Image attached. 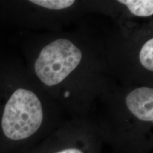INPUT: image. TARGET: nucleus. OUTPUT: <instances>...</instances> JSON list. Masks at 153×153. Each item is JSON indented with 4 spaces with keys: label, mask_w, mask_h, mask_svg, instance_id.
Wrapping results in <instances>:
<instances>
[{
    "label": "nucleus",
    "mask_w": 153,
    "mask_h": 153,
    "mask_svg": "<svg viewBox=\"0 0 153 153\" xmlns=\"http://www.w3.org/2000/svg\"><path fill=\"white\" fill-rule=\"evenodd\" d=\"M30 3L50 9L68 8L74 3V0H31Z\"/></svg>",
    "instance_id": "obj_6"
},
{
    "label": "nucleus",
    "mask_w": 153,
    "mask_h": 153,
    "mask_svg": "<svg viewBox=\"0 0 153 153\" xmlns=\"http://www.w3.org/2000/svg\"><path fill=\"white\" fill-rule=\"evenodd\" d=\"M140 62L149 71L153 70V39L148 40L140 50Z\"/></svg>",
    "instance_id": "obj_5"
},
{
    "label": "nucleus",
    "mask_w": 153,
    "mask_h": 153,
    "mask_svg": "<svg viewBox=\"0 0 153 153\" xmlns=\"http://www.w3.org/2000/svg\"><path fill=\"white\" fill-rule=\"evenodd\" d=\"M55 153H84L82 150H79L77 148H68L65 149V150H62L61 151H59V152H57Z\"/></svg>",
    "instance_id": "obj_7"
},
{
    "label": "nucleus",
    "mask_w": 153,
    "mask_h": 153,
    "mask_svg": "<svg viewBox=\"0 0 153 153\" xmlns=\"http://www.w3.org/2000/svg\"><path fill=\"white\" fill-rule=\"evenodd\" d=\"M126 105L135 117L143 121H153V89L140 87L128 94Z\"/></svg>",
    "instance_id": "obj_3"
},
{
    "label": "nucleus",
    "mask_w": 153,
    "mask_h": 153,
    "mask_svg": "<svg viewBox=\"0 0 153 153\" xmlns=\"http://www.w3.org/2000/svg\"><path fill=\"white\" fill-rule=\"evenodd\" d=\"M81 51L65 38L55 40L42 49L36 60V75L45 85L60 83L81 62Z\"/></svg>",
    "instance_id": "obj_2"
},
{
    "label": "nucleus",
    "mask_w": 153,
    "mask_h": 153,
    "mask_svg": "<svg viewBox=\"0 0 153 153\" xmlns=\"http://www.w3.org/2000/svg\"><path fill=\"white\" fill-rule=\"evenodd\" d=\"M118 2L126 5L132 14L137 16H150L153 14L152 0H119Z\"/></svg>",
    "instance_id": "obj_4"
},
{
    "label": "nucleus",
    "mask_w": 153,
    "mask_h": 153,
    "mask_svg": "<svg viewBox=\"0 0 153 153\" xmlns=\"http://www.w3.org/2000/svg\"><path fill=\"white\" fill-rule=\"evenodd\" d=\"M43 118L41 102L37 95L26 88L18 87L2 104L0 129L9 140H24L37 132Z\"/></svg>",
    "instance_id": "obj_1"
}]
</instances>
